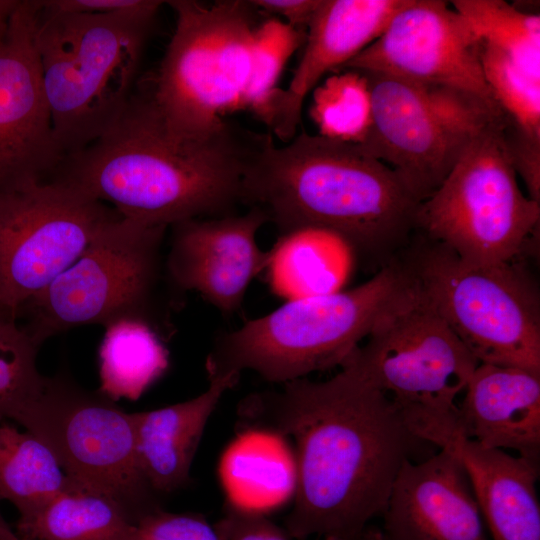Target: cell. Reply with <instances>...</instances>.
I'll list each match as a JSON object with an SVG mask.
<instances>
[{
  "label": "cell",
  "instance_id": "ba28073f",
  "mask_svg": "<svg viewBox=\"0 0 540 540\" xmlns=\"http://www.w3.org/2000/svg\"><path fill=\"white\" fill-rule=\"evenodd\" d=\"M366 338L343 364L391 398L412 434L440 449L453 448L459 438L455 401L479 362L410 276Z\"/></svg>",
  "mask_w": 540,
  "mask_h": 540
},
{
  "label": "cell",
  "instance_id": "1f68e13d",
  "mask_svg": "<svg viewBox=\"0 0 540 540\" xmlns=\"http://www.w3.org/2000/svg\"><path fill=\"white\" fill-rule=\"evenodd\" d=\"M124 540H225L215 525L194 513H171L162 508L138 518Z\"/></svg>",
  "mask_w": 540,
  "mask_h": 540
},
{
  "label": "cell",
  "instance_id": "d590c367",
  "mask_svg": "<svg viewBox=\"0 0 540 540\" xmlns=\"http://www.w3.org/2000/svg\"><path fill=\"white\" fill-rule=\"evenodd\" d=\"M20 0H0V41L4 37L10 18Z\"/></svg>",
  "mask_w": 540,
  "mask_h": 540
},
{
  "label": "cell",
  "instance_id": "d4e9b609",
  "mask_svg": "<svg viewBox=\"0 0 540 540\" xmlns=\"http://www.w3.org/2000/svg\"><path fill=\"white\" fill-rule=\"evenodd\" d=\"M72 482L35 435L0 423V500L17 508L18 521L32 517Z\"/></svg>",
  "mask_w": 540,
  "mask_h": 540
},
{
  "label": "cell",
  "instance_id": "ab89813d",
  "mask_svg": "<svg viewBox=\"0 0 540 540\" xmlns=\"http://www.w3.org/2000/svg\"><path fill=\"white\" fill-rule=\"evenodd\" d=\"M324 540H339V539H335V538H324Z\"/></svg>",
  "mask_w": 540,
  "mask_h": 540
},
{
  "label": "cell",
  "instance_id": "277c9868",
  "mask_svg": "<svg viewBox=\"0 0 540 540\" xmlns=\"http://www.w3.org/2000/svg\"><path fill=\"white\" fill-rule=\"evenodd\" d=\"M162 5L134 13L90 14L51 10L41 1L35 44L64 157L98 139L126 108Z\"/></svg>",
  "mask_w": 540,
  "mask_h": 540
},
{
  "label": "cell",
  "instance_id": "8992f818",
  "mask_svg": "<svg viewBox=\"0 0 540 540\" xmlns=\"http://www.w3.org/2000/svg\"><path fill=\"white\" fill-rule=\"evenodd\" d=\"M176 24L158 70L139 88L178 142L213 140L231 127L250 80L259 10L251 1L172 0Z\"/></svg>",
  "mask_w": 540,
  "mask_h": 540
},
{
  "label": "cell",
  "instance_id": "cb8c5ba5",
  "mask_svg": "<svg viewBox=\"0 0 540 540\" xmlns=\"http://www.w3.org/2000/svg\"><path fill=\"white\" fill-rule=\"evenodd\" d=\"M132 523L114 497L73 480L17 526L18 534L30 540H124Z\"/></svg>",
  "mask_w": 540,
  "mask_h": 540
},
{
  "label": "cell",
  "instance_id": "e0dca14e",
  "mask_svg": "<svg viewBox=\"0 0 540 540\" xmlns=\"http://www.w3.org/2000/svg\"><path fill=\"white\" fill-rule=\"evenodd\" d=\"M386 540H488L464 465L454 448L405 461L381 515Z\"/></svg>",
  "mask_w": 540,
  "mask_h": 540
},
{
  "label": "cell",
  "instance_id": "52a82bcc",
  "mask_svg": "<svg viewBox=\"0 0 540 540\" xmlns=\"http://www.w3.org/2000/svg\"><path fill=\"white\" fill-rule=\"evenodd\" d=\"M408 284L397 255L353 289L287 301L220 334L206 359L207 377L250 370L280 385L341 366Z\"/></svg>",
  "mask_w": 540,
  "mask_h": 540
},
{
  "label": "cell",
  "instance_id": "4316f807",
  "mask_svg": "<svg viewBox=\"0 0 540 540\" xmlns=\"http://www.w3.org/2000/svg\"><path fill=\"white\" fill-rule=\"evenodd\" d=\"M478 39L540 79V17L503 0H455Z\"/></svg>",
  "mask_w": 540,
  "mask_h": 540
},
{
  "label": "cell",
  "instance_id": "83f0119b",
  "mask_svg": "<svg viewBox=\"0 0 540 540\" xmlns=\"http://www.w3.org/2000/svg\"><path fill=\"white\" fill-rule=\"evenodd\" d=\"M311 117L321 136L362 144L372 126V99L365 74L355 70L335 74L316 87Z\"/></svg>",
  "mask_w": 540,
  "mask_h": 540
},
{
  "label": "cell",
  "instance_id": "e575fe53",
  "mask_svg": "<svg viewBox=\"0 0 540 540\" xmlns=\"http://www.w3.org/2000/svg\"><path fill=\"white\" fill-rule=\"evenodd\" d=\"M260 13L284 18L290 27L305 32L320 0H252Z\"/></svg>",
  "mask_w": 540,
  "mask_h": 540
},
{
  "label": "cell",
  "instance_id": "f35d334b",
  "mask_svg": "<svg viewBox=\"0 0 540 540\" xmlns=\"http://www.w3.org/2000/svg\"><path fill=\"white\" fill-rule=\"evenodd\" d=\"M4 519L0 513V540H3V537H2V534H1V527H2V524L4 523Z\"/></svg>",
  "mask_w": 540,
  "mask_h": 540
},
{
  "label": "cell",
  "instance_id": "836d02e7",
  "mask_svg": "<svg viewBox=\"0 0 540 540\" xmlns=\"http://www.w3.org/2000/svg\"><path fill=\"white\" fill-rule=\"evenodd\" d=\"M157 0H45L43 4L55 11L69 13L117 14L144 11L164 4Z\"/></svg>",
  "mask_w": 540,
  "mask_h": 540
},
{
  "label": "cell",
  "instance_id": "7402d4cb",
  "mask_svg": "<svg viewBox=\"0 0 540 540\" xmlns=\"http://www.w3.org/2000/svg\"><path fill=\"white\" fill-rule=\"evenodd\" d=\"M265 268L272 291L286 301L342 290L355 253L340 235L305 227L279 235Z\"/></svg>",
  "mask_w": 540,
  "mask_h": 540
},
{
  "label": "cell",
  "instance_id": "2e32d148",
  "mask_svg": "<svg viewBox=\"0 0 540 540\" xmlns=\"http://www.w3.org/2000/svg\"><path fill=\"white\" fill-rule=\"evenodd\" d=\"M268 223L257 208L241 215L189 219L172 225L164 266L167 280L180 296L200 294L224 315L240 310L252 280L265 270L269 251L257 234Z\"/></svg>",
  "mask_w": 540,
  "mask_h": 540
},
{
  "label": "cell",
  "instance_id": "60d3db41",
  "mask_svg": "<svg viewBox=\"0 0 540 540\" xmlns=\"http://www.w3.org/2000/svg\"><path fill=\"white\" fill-rule=\"evenodd\" d=\"M1 303V302H0Z\"/></svg>",
  "mask_w": 540,
  "mask_h": 540
},
{
  "label": "cell",
  "instance_id": "4fadbf2b",
  "mask_svg": "<svg viewBox=\"0 0 540 540\" xmlns=\"http://www.w3.org/2000/svg\"><path fill=\"white\" fill-rule=\"evenodd\" d=\"M118 215L52 179L0 192V302L17 315Z\"/></svg>",
  "mask_w": 540,
  "mask_h": 540
},
{
  "label": "cell",
  "instance_id": "7a4b0ae2",
  "mask_svg": "<svg viewBox=\"0 0 540 540\" xmlns=\"http://www.w3.org/2000/svg\"><path fill=\"white\" fill-rule=\"evenodd\" d=\"M258 134L233 125L213 140L170 137L142 92L98 139L66 155L50 179L135 221L172 225L231 214Z\"/></svg>",
  "mask_w": 540,
  "mask_h": 540
},
{
  "label": "cell",
  "instance_id": "30bf717a",
  "mask_svg": "<svg viewBox=\"0 0 540 540\" xmlns=\"http://www.w3.org/2000/svg\"><path fill=\"white\" fill-rule=\"evenodd\" d=\"M505 124L503 115L479 133L416 212L417 233L470 265L519 258L539 224L540 203L519 187Z\"/></svg>",
  "mask_w": 540,
  "mask_h": 540
},
{
  "label": "cell",
  "instance_id": "ac0fdd59",
  "mask_svg": "<svg viewBox=\"0 0 540 540\" xmlns=\"http://www.w3.org/2000/svg\"><path fill=\"white\" fill-rule=\"evenodd\" d=\"M407 2L320 0L288 87L273 92L259 119L281 140H292L308 93L327 72L342 68L375 41Z\"/></svg>",
  "mask_w": 540,
  "mask_h": 540
},
{
  "label": "cell",
  "instance_id": "4dcf8cb0",
  "mask_svg": "<svg viewBox=\"0 0 540 540\" xmlns=\"http://www.w3.org/2000/svg\"><path fill=\"white\" fill-rule=\"evenodd\" d=\"M305 39V32L279 19L269 18L259 23L255 33L251 76L241 108L251 110L260 118L277 89L276 83L285 63Z\"/></svg>",
  "mask_w": 540,
  "mask_h": 540
},
{
  "label": "cell",
  "instance_id": "6da1fadb",
  "mask_svg": "<svg viewBox=\"0 0 540 540\" xmlns=\"http://www.w3.org/2000/svg\"><path fill=\"white\" fill-rule=\"evenodd\" d=\"M239 412L256 429L294 442V504L284 527L290 539L361 540L382 515L403 463L429 444L347 364L325 381L300 378L254 393Z\"/></svg>",
  "mask_w": 540,
  "mask_h": 540
},
{
  "label": "cell",
  "instance_id": "f546056e",
  "mask_svg": "<svg viewBox=\"0 0 540 540\" xmlns=\"http://www.w3.org/2000/svg\"><path fill=\"white\" fill-rule=\"evenodd\" d=\"M480 60L485 81L502 113L522 134L540 142V79L481 41Z\"/></svg>",
  "mask_w": 540,
  "mask_h": 540
},
{
  "label": "cell",
  "instance_id": "484cf974",
  "mask_svg": "<svg viewBox=\"0 0 540 540\" xmlns=\"http://www.w3.org/2000/svg\"><path fill=\"white\" fill-rule=\"evenodd\" d=\"M168 352L149 325L120 320L105 327L99 349V391L117 400L138 399L166 371Z\"/></svg>",
  "mask_w": 540,
  "mask_h": 540
},
{
  "label": "cell",
  "instance_id": "5bb4252c",
  "mask_svg": "<svg viewBox=\"0 0 540 540\" xmlns=\"http://www.w3.org/2000/svg\"><path fill=\"white\" fill-rule=\"evenodd\" d=\"M342 68L453 87L498 106L483 75L480 40L446 1L408 0Z\"/></svg>",
  "mask_w": 540,
  "mask_h": 540
},
{
  "label": "cell",
  "instance_id": "d6986e66",
  "mask_svg": "<svg viewBox=\"0 0 540 540\" xmlns=\"http://www.w3.org/2000/svg\"><path fill=\"white\" fill-rule=\"evenodd\" d=\"M458 405L459 438L539 463L540 374L479 363Z\"/></svg>",
  "mask_w": 540,
  "mask_h": 540
},
{
  "label": "cell",
  "instance_id": "9c48e42d",
  "mask_svg": "<svg viewBox=\"0 0 540 540\" xmlns=\"http://www.w3.org/2000/svg\"><path fill=\"white\" fill-rule=\"evenodd\" d=\"M398 256L414 286L479 363L540 374V294L518 258L470 265L419 233Z\"/></svg>",
  "mask_w": 540,
  "mask_h": 540
},
{
  "label": "cell",
  "instance_id": "9a60e30c",
  "mask_svg": "<svg viewBox=\"0 0 540 540\" xmlns=\"http://www.w3.org/2000/svg\"><path fill=\"white\" fill-rule=\"evenodd\" d=\"M40 8L20 0L0 41V192L50 179L64 158L35 44Z\"/></svg>",
  "mask_w": 540,
  "mask_h": 540
},
{
  "label": "cell",
  "instance_id": "3957f363",
  "mask_svg": "<svg viewBox=\"0 0 540 540\" xmlns=\"http://www.w3.org/2000/svg\"><path fill=\"white\" fill-rule=\"evenodd\" d=\"M259 135L241 202L262 211L279 235L326 229L384 264L409 244L420 201L383 161L359 144L321 135L303 132L282 147L271 134Z\"/></svg>",
  "mask_w": 540,
  "mask_h": 540
},
{
  "label": "cell",
  "instance_id": "74e56055",
  "mask_svg": "<svg viewBox=\"0 0 540 540\" xmlns=\"http://www.w3.org/2000/svg\"><path fill=\"white\" fill-rule=\"evenodd\" d=\"M1 534H2L3 540H30V539L21 537L19 534H15L5 521L1 527Z\"/></svg>",
  "mask_w": 540,
  "mask_h": 540
},
{
  "label": "cell",
  "instance_id": "8d00e7d4",
  "mask_svg": "<svg viewBox=\"0 0 540 540\" xmlns=\"http://www.w3.org/2000/svg\"><path fill=\"white\" fill-rule=\"evenodd\" d=\"M361 540H386L381 529L377 527H367L362 534Z\"/></svg>",
  "mask_w": 540,
  "mask_h": 540
},
{
  "label": "cell",
  "instance_id": "ffe728a7",
  "mask_svg": "<svg viewBox=\"0 0 540 540\" xmlns=\"http://www.w3.org/2000/svg\"><path fill=\"white\" fill-rule=\"evenodd\" d=\"M239 377L236 373L209 377L206 390L192 399L132 413L139 464L157 494L173 492L188 482L206 424Z\"/></svg>",
  "mask_w": 540,
  "mask_h": 540
},
{
  "label": "cell",
  "instance_id": "44dd1931",
  "mask_svg": "<svg viewBox=\"0 0 540 540\" xmlns=\"http://www.w3.org/2000/svg\"><path fill=\"white\" fill-rule=\"evenodd\" d=\"M454 449L493 540H540L539 463L461 437Z\"/></svg>",
  "mask_w": 540,
  "mask_h": 540
},
{
  "label": "cell",
  "instance_id": "f1b7e54d",
  "mask_svg": "<svg viewBox=\"0 0 540 540\" xmlns=\"http://www.w3.org/2000/svg\"><path fill=\"white\" fill-rule=\"evenodd\" d=\"M17 315L0 303V423L13 419L39 392L44 381L37 368L39 346Z\"/></svg>",
  "mask_w": 540,
  "mask_h": 540
},
{
  "label": "cell",
  "instance_id": "d6a6232c",
  "mask_svg": "<svg viewBox=\"0 0 540 540\" xmlns=\"http://www.w3.org/2000/svg\"><path fill=\"white\" fill-rule=\"evenodd\" d=\"M215 526L225 540H290L284 528L277 526L262 513L229 502Z\"/></svg>",
  "mask_w": 540,
  "mask_h": 540
},
{
  "label": "cell",
  "instance_id": "603a6c76",
  "mask_svg": "<svg viewBox=\"0 0 540 540\" xmlns=\"http://www.w3.org/2000/svg\"><path fill=\"white\" fill-rule=\"evenodd\" d=\"M282 439L273 432L255 429L245 432L231 445L221 462L229 503L262 513V509L279 505L294 495V456Z\"/></svg>",
  "mask_w": 540,
  "mask_h": 540
},
{
  "label": "cell",
  "instance_id": "7c38bea8",
  "mask_svg": "<svg viewBox=\"0 0 540 540\" xmlns=\"http://www.w3.org/2000/svg\"><path fill=\"white\" fill-rule=\"evenodd\" d=\"M362 73L371 91L372 126L359 145L394 170L420 202L467 145L503 116L498 106L457 88Z\"/></svg>",
  "mask_w": 540,
  "mask_h": 540
},
{
  "label": "cell",
  "instance_id": "8fae6325",
  "mask_svg": "<svg viewBox=\"0 0 540 540\" xmlns=\"http://www.w3.org/2000/svg\"><path fill=\"white\" fill-rule=\"evenodd\" d=\"M53 453L71 479L119 501L134 522L160 507L137 456L132 413L66 373L44 377L14 418Z\"/></svg>",
  "mask_w": 540,
  "mask_h": 540
},
{
  "label": "cell",
  "instance_id": "5b68a950",
  "mask_svg": "<svg viewBox=\"0 0 540 540\" xmlns=\"http://www.w3.org/2000/svg\"><path fill=\"white\" fill-rule=\"evenodd\" d=\"M168 227L123 217L110 221L84 252L42 291L23 304L17 317L40 347L75 327L136 320L162 339L173 333L180 296L171 288L162 253Z\"/></svg>",
  "mask_w": 540,
  "mask_h": 540
}]
</instances>
